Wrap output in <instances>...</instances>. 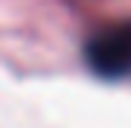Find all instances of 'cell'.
<instances>
[{"instance_id":"6da1fadb","label":"cell","mask_w":131,"mask_h":128,"mask_svg":"<svg viewBox=\"0 0 131 128\" xmlns=\"http://www.w3.org/2000/svg\"><path fill=\"white\" fill-rule=\"evenodd\" d=\"M84 61L102 79L131 76V20L96 32L84 44Z\"/></svg>"}]
</instances>
